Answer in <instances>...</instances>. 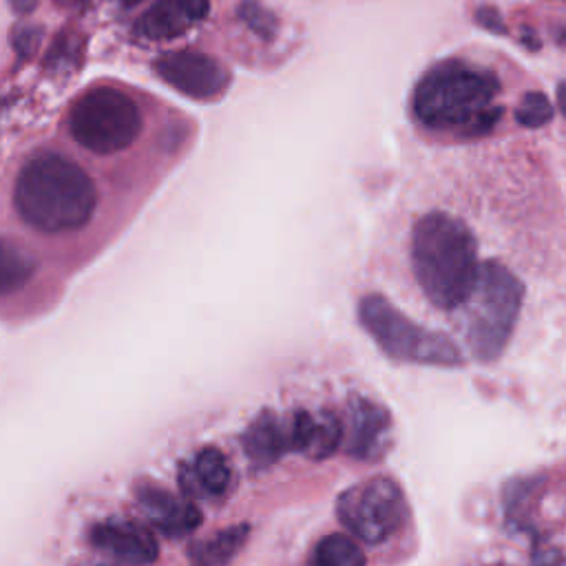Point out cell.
<instances>
[{
    "instance_id": "cell-1",
    "label": "cell",
    "mask_w": 566,
    "mask_h": 566,
    "mask_svg": "<svg viewBox=\"0 0 566 566\" xmlns=\"http://www.w3.org/2000/svg\"><path fill=\"white\" fill-rule=\"evenodd\" d=\"M97 206L86 170L57 150H35L13 181V208L33 230L62 234L84 228Z\"/></svg>"
},
{
    "instance_id": "cell-2",
    "label": "cell",
    "mask_w": 566,
    "mask_h": 566,
    "mask_svg": "<svg viewBox=\"0 0 566 566\" xmlns=\"http://www.w3.org/2000/svg\"><path fill=\"white\" fill-rule=\"evenodd\" d=\"M500 91L497 77L464 60H444L431 66L413 91V115L429 130L478 137L500 119L493 104Z\"/></svg>"
},
{
    "instance_id": "cell-3",
    "label": "cell",
    "mask_w": 566,
    "mask_h": 566,
    "mask_svg": "<svg viewBox=\"0 0 566 566\" xmlns=\"http://www.w3.org/2000/svg\"><path fill=\"white\" fill-rule=\"evenodd\" d=\"M411 270L427 301L440 310H455L473 292L480 265L471 230L449 212L422 214L409 243Z\"/></svg>"
},
{
    "instance_id": "cell-4",
    "label": "cell",
    "mask_w": 566,
    "mask_h": 566,
    "mask_svg": "<svg viewBox=\"0 0 566 566\" xmlns=\"http://www.w3.org/2000/svg\"><path fill=\"white\" fill-rule=\"evenodd\" d=\"M467 343L482 363L495 360L506 347L522 307V283L497 261L480 265L467 298Z\"/></svg>"
},
{
    "instance_id": "cell-5",
    "label": "cell",
    "mask_w": 566,
    "mask_h": 566,
    "mask_svg": "<svg viewBox=\"0 0 566 566\" xmlns=\"http://www.w3.org/2000/svg\"><path fill=\"white\" fill-rule=\"evenodd\" d=\"M69 135L93 155H115L128 148L142 130L137 102L115 84H95L80 93L66 117Z\"/></svg>"
},
{
    "instance_id": "cell-6",
    "label": "cell",
    "mask_w": 566,
    "mask_h": 566,
    "mask_svg": "<svg viewBox=\"0 0 566 566\" xmlns=\"http://www.w3.org/2000/svg\"><path fill=\"white\" fill-rule=\"evenodd\" d=\"M358 318L380 349L396 360L422 365L462 363L458 347L444 334L422 329L380 294H367L360 301Z\"/></svg>"
},
{
    "instance_id": "cell-7",
    "label": "cell",
    "mask_w": 566,
    "mask_h": 566,
    "mask_svg": "<svg viewBox=\"0 0 566 566\" xmlns=\"http://www.w3.org/2000/svg\"><path fill=\"white\" fill-rule=\"evenodd\" d=\"M336 513L356 539L365 544H382L405 524L407 502L391 478L374 475L343 491Z\"/></svg>"
},
{
    "instance_id": "cell-8",
    "label": "cell",
    "mask_w": 566,
    "mask_h": 566,
    "mask_svg": "<svg viewBox=\"0 0 566 566\" xmlns=\"http://www.w3.org/2000/svg\"><path fill=\"white\" fill-rule=\"evenodd\" d=\"M155 73L168 86L192 99H214L230 84L228 71L199 51H168L155 60Z\"/></svg>"
},
{
    "instance_id": "cell-9",
    "label": "cell",
    "mask_w": 566,
    "mask_h": 566,
    "mask_svg": "<svg viewBox=\"0 0 566 566\" xmlns=\"http://www.w3.org/2000/svg\"><path fill=\"white\" fill-rule=\"evenodd\" d=\"M88 542L97 551L137 566L153 564L159 553V546L148 528L124 517H108L95 524L88 531Z\"/></svg>"
},
{
    "instance_id": "cell-10",
    "label": "cell",
    "mask_w": 566,
    "mask_h": 566,
    "mask_svg": "<svg viewBox=\"0 0 566 566\" xmlns=\"http://www.w3.org/2000/svg\"><path fill=\"white\" fill-rule=\"evenodd\" d=\"M137 500L144 515L168 537H184L201 522V511L192 502L179 500L166 489L139 486Z\"/></svg>"
},
{
    "instance_id": "cell-11",
    "label": "cell",
    "mask_w": 566,
    "mask_h": 566,
    "mask_svg": "<svg viewBox=\"0 0 566 566\" xmlns=\"http://www.w3.org/2000/svg\"><path fill=\"white\" fill-rule=\"evenodd\" d=\"M210 9L208 0H157L137 22L148 40H170L201 22Z\"/></svg>"
},
{
    "instance_id": "cell-12",
    "label": "cell",
    "mask_w": 566,
    "mask_h": 566,
    "mask_svg": "<svg viewBox=\"0 0 566 566\" xmlns=\"http://www.w3.org/2000/svg\"><path fill=\"white\" fill-rule=\"evenodd\" d=\"M343 436L340 422L332 413H310L301 411L290 420V438L292 449L310 455V458H327L336 451L338 440Z\"/></svg>"
},
{
    "instance_id": "cell-13",
    "label": "cell",
    "mask_w": 566,
    "mask_h": 566,
    "mask_svg": "<svg viewBox=\"0 0 566 566\" xmlns=\"http://www.w3.org/2000/svg\"><path fill=\"white\" fill-rule=\"evenodd\" d=\"M352 433H349V453L363 460H374L387 444L389 416L374 402L363 398L352 400Z\"/></svg>"
},
{
    "instance_id": "cell-14",
    "label": "cell",
    "mask_w": 566,
    "mask_h": 566,
    "mask_svg": "<svg viewBox=\"0 0 566 566\" xmlns=\"http://www.w3.org/2000/svg\"><path fill=\"white\" fill-rule=\"evenodd\" d=\"M179 478H181L184 491L214 497L228 491L232 471L226 455L219 449L203 447L201 451L195 453L190 464L181 469Z\"/></svg>"
},
{
    "instance_id": "cell-15",
    "label": "cell",
    "mask_w": 566,
    "mask_h": 566,
    "mask_svg": "<svg viewBox=\"0 0 566 566\" xmlns=\"http://www.w3.org/2000/svg\"><path fill=\"white\" fill-rule=\"evenodd\" d=\"M245 453L259 462V464H270L274 462L285 449H292V438H290V422L287 427L276 420L272 413H263L259 420L252 422V427L243 436Z\"/></svg>"
},
{
    "instance_id": "cell-16",
    "label": "cell",
    "mask_w": 566,
    "mask_h": 566,
    "mask_svg": "<svg viewBox=\"0 0 566 566\" xmlns=\"http://www.w3.org/2000/svg\"><path fill=\"white\" fill-rule=\"evenodd\" d=\"M250 528L245 524L226 528L217 533L214 537H208L206 542L197 544L190 555H192V566H223L228 564L234 553L243 546Z\"/></svg>"
},
{
    "instance_id": "cell-17",
    "label": "cell",
    "mask_w": 566,
    "mask_h": 566,
    "mask_svg": "<svg viewBox=\"0 0 566 566\" xmlns=\"http://www.w3.org/2000/svg\"><path fill=\"white\" fill-rule=\"evenodd\" d=\"M310 566H365V555L352 537L334 533L318 539Z\"/></svg>"
},
{
    "instance_id": "cell-18",
    "label": "cell",
    "mask_w": 566,
    "mask_h": 566,
    "mask_svg": "<svg viewBox=\"0 0 566 566\" xmlns=\"http://www.w3.org/2000/svg\"><path fill=\"white\" fill-rule=\"evenodd\" d=\"M515 119L526 128H539L553 119V104L544 93L528 91L522 95L515 108Z\"/></svg>"
},
{
    "instance_id": "cell-19",
    "label": "cell",
    "mask_w": 566,
    "mask_h": 566,
    "mask_svg": "<svg viewBox=\"0 0 566 566\" xmlns=\"http://www.w3.org/2000/svg\"><path fill=\"white\" fill-rule=\"evenodd\" d=\"M31 261L20 252L15 250L9 241H4V256H2V287L4 292H9L11 287L20 285L29 274H31Z\"/></svg>"
},
{
    "instance_id": "cell-20",
    "label": "cell",
    "mask_w": 566,
    "mask_h": 566,
    "mask_svg": "<svg viewBox=\"0 0 566 566\" xmlns=\"http://www.w3.org/2000/svg\"><path fill=\"white\" fill-rule=\"evenodd\" d=\"M239 13H241V18H243L254 31H259L261 35H272V31H274V20H272V15L265 13V9H261L256 2L245 0V2L241 4Z\"/></svg>"
},
{
    "instance_id": "cell-21",
    "label": "cell",
    "mask_w": 566,
    "mask_h": 566,
    "mask_svg": "<svg viewBox=\"0 0 566 566\" xmlns=\"http://www.w3.org/2000/svg\"><path fill=\"white\" fill-rule=\"evenodd\" d=\"M478 22H480L482 27L491 29V31L504 33V27H502V22H500V15H497L493 9H480V11H478Z\"/></svg>"
},
{
    "instance_id": "cell-22",
    "label": "cell",
    "mask_w": 566,
    "mask_h": 566,
    "mask_svg": "<svg viewBox=\"0 0 566 566\" xmlns=\"http://www.w3.org/2000/svg\"><path fill=\"white\" fill-rule=\"evenodd\" d=\"M9 2L15 13H29L38 4V0H9Z\"/></svg>"
},
{
    "instance_id": "cell-23",
    "label": "cell",
    "mask_w": 566,
    "mask_h": 566,
    "mask_svg": "<svg viewBox=\"0 0 566 566\" xmlns=\"http://www.w3.org/2000/svg\"><path fill=\"white\" fill-rule=\"evenodd\" d=\"M557 106H559L562 115L566 117V82H562V84L557 86Z\"/></svg>"
},
{
    "instance_id": "cell-24",
    "label": "cell",
    "mask_w": 566,
    "mask_h": 566,
    "mask_svg": "<svg viewBox=\"0 0 566 566\" xmlns=\"http://www.w3.org/2000/svg\"><path fill=\"white\" fill-rule=\"evenodd\" d=\"M557 38H559V42H566V29H564V31H559V35H557Z\"/></svg>"
},
{
    "instance_id": "cell-25",
    "label": "cell",
    "mask_w": 566,
    "mask_h": 566,
    "mask_svg": "<svg viewBox=\"0 0 566 566\" xmlns=\"http://www.w3.org/2000/svg\"><path fill=\"white\" fill-rule=\"evenodd\" d=\"M122 2H124V4H135L137 0H122Z\"/></svg>"
}]
</instances>
